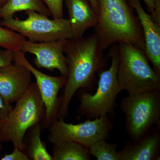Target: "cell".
<instances>
[{"mask_svg":"<svg viewBox=\"0 0 160 160\" xmlns=\"http://www.w3.org/2000/svg\"><path fill=\"white\" fill-rule=\"evenodd\" d=\"M65 3L72 38L82 37L86 30L95 27L98 16L89 0H65Z\"/></svg>","mask_w":160,"mask_h":160,"instance_id":"obj_14","label":"cell"},{"mask_svg":"<svg viewBox=\"0 0 160 160\" xmlns=\"http://www.w3.org/2000/svg\"><path fill=\"white\" fill-rule=\"evenodd\" d=\"M102 139L96 142L89 148L90 155L97 160H120L118 152L117 151L116 144L107 142Z\"/></svg>","mask_w":160,"mask_h":160,"instance_id":"obj_18","label":"cell"},{"mask_svg":"<svg viewBox=\"0 0 160 160\" xmlns=\"http://www.w3.org/2000/svg\"><path fill=\"white\" fill-rule=\"evenodd\" d=\"M32 10L49 17L51 13L41 0H7L0 8V18L13 17L18 12Z\"/></svg>","mask_w":160,"mask_h":160,"instance_id":"obj_16","label":"cell"},{"mask_svg":"<svg viewBox=\"0 0 160 160\" xmlns=\"http://www.w3.org/2000/svg\"><path fill=\"white\" fill-rule=\"evenodd\" d=\"M40 123L32 127L27 131L26 141H24V152L29 160H52V156L46 148L45 143L41 138Z\"/></svg>","mask_w":160,"mask_h":160,"instance_id":"obj_15","label":"cell"},{"mask_svg":"<svg viewBox=\"0 0 160 160\" xmlns=\"http://www.w3.org/2000/svg\"><path fill=\"white\" fill-rule=\"evenodd\" d=\"M0 129V144L11 142L24 152V138L30 128L44 119L46 108L36 82L17 101Z\"/></svg>","mask_w":160,"mask_h":160,"instance_id":"obj_4","label":"cell"},{"mask_svg":"<svg viewBox=\"0 0 160 160\" xmlns=\"http://www.w3.org/2000/svg\"><path fill=\"white\" fill-rule=\"evenodd\" d=\"M14 62V52L0 49V70L10 66Z\"/></svg>","mask_w":160,"mask_h":160,"instance_id":"obj_21","label":"cell"},{"mask_svg":"<svg viewBox=\"0 0 160 160\" xmlns=\"http://www.w3.org/2000/svg\"><path fill=\"white\" fill-rule=\"evenodd\" d=\"M89 149L78 143L69 141L53 145L52 160H89Z\"/></svg>","mask_w":160,"mask_h":160,"instance_id":"obj_17","label":"cell"},{"mask_svg":"<svg viewBox=\"0 0 160 160\" xmlns=\"http://www.w3.org/2000/svg\"><path fill=\"white\" fill-rule=\"evenodd\" d=\"M96 33L88 37L66 40L64 52L68 68V75L63 93L59 98L57 118L64 119L68 115L69 105L76 92L89 91L92 87L98 73L106 68L107 57Z\"/></svg>","mask_w":160,"mask_h":160,"instance_id":"obj_1","label":"cell"},{"mask_svg":"<svg viewBox=\"0 0 160 160\" xmlns=\"http://www.w3.org/2000/svg\"><path fill=\"white\" fill-rule=\"evenodd\" d=\"M1 160H29L27 156L23 152L14 147L13 151L10 154H5Z\"/></svg>","mask_w":160,"mask_h":160,"instance_id":"obj_22","label":"cell"},{"mask_svg":"<svg viewBox=\"0 0 160 160\" xmlns=\"http://www.w3.org/2000/svg\"><path fill=\"white\" fill-rule=\"evenodd\" d=\"M53 19L63 18L64 0H43Z\"/></svg>","mask_w":160,"mask_h":160,"instance_id":"obj_20","label":"cell"},{"mask_svg":"<svg viewBox=\"0 0 160 160\" xmlns=\"http://www.w3.org/2000/svg\"><path fill=\"white\" fill-rule=\"evenodd\" d=\"M160 126L152 127L138 140L126 143L118 152L120 160H160Z\"/></svg>","mask_w":160,"mask_h":160,"instance_id":"obj_13","label":"cell"},{"mask_svg":"<svg viewBox=\"0 0 160 160\" xmlns=\"http://www.w3.org/2000/svg\"><path fill=\"white\" fill-rule=\"evenodd\" d=\"M13 108L11 104L0 95V120L3 121L6 118Z\"/></svg>","mask_w":160,"mask_h":160,"instance_id":"obj_23","label":"cell"},{"mask_svg":"<svg viewBox=\"0 0 160 160\" xmlns=\"http://www.w3.org/2000/svg\"><path fill=\"white\" fill-rule=\"evenodd\" d=\"M90 5L92 6V8L94 9V11L98 13V4L97 0H89Z\"/></svg>","mask_w":160,"mask_h":160,"instance_id":"obj_26","label":"cell"},{"mask_svg":"<svg viewBox=\"0 0 160 160\" xmlns=\"http://www.w3.org/2000/svg\"><path fill=\"white\" fill-rule=\"evenodd\" d=\"M2 121H1V120H0V129H1V126H2ZM2 145H1V144H0V154H1V150H2Z\"/></svg>","mask_w":160,"mask_h":160,"instance_id":"obj_28","label":"cell"},{"mask_svg":"<svg viewBox=\"0 0 160 160\" xmlns=\"http://www.w3.org/2000/svg\"><path fill=\"white\" fill-rule=\"evenodd\" d=\"M66 41L59 40L36 43L26 40L21 50L36 56L34 63L38 68L50 71L57 69L62 75L67 77L68 68L64 52Z\"/></svg>","mask_w":160,"mask_h":160,"instance_id":"obj_10","label":"cell"},{"mask_svg":"<svg viewBox=\"0 0 160 160\" xmlns=\"http://www.w3.org/2000/svg\"><path fill=\"white\" fill-rule=\"evenodd\" d=\"M32 74L16 63L0 70V95L10 104L16 102L29 89Z\"/></svg>","mask_w":160,"mask_h":160,"instance_id":"obj_11","label":"cell"},{"mask_svg":"<svg viewBox=\"0 0 160 160\" xmlns=\"http://www.w3.org/2000/svg\"><path fill=\"white\" fill-rule=\"evenodd\" d=\"M155 8L154 12L151 14L152 20L160 25V0H154Z\"/></svg>","mask_w":160,"mask_h":160,"instance_id":"obj_24","label":"cell"},{"mask_svg":"<svg viewBox=\"0 0 160 160\" xmlns=\"http://www.w3.org/2000/svg\"><path fill=\"white\" fill-rule=\"evenodd\" d=\"M128 2L136 11L142 28L145 53L155 71L160 74V25L144 10L140 0H128Z\"/></svg>","mask_w":160,"mask_h":160,"instance_id":"obj_12","label":"cell"},{"mask_svg":"<svg viewBox=\"0 0 160 160\" xmlns=\"http://www.w3.org/2000/svg\"><path fill=\"white\" fill-rule=\"evenodd\" d=\"M26 20L13 17L2 19L0 26L17 32L30 42H46L72 38L69 19H50L48 16L32 10L26 11Z\"/></svg>","mask_w":160,"mask_h":160,"instance_id":"obj_7","label":"cell"},{"mask_svg":"<svg viewBox=\"0 0 160 160\" xmlns=\"http://www.w3.org/2000/svg\"><path fill=\"white\" fill-rule=\"evenodd\" d=\"M26 38L13 30L0 26V47L13 52L21 50Z\"/></svg>","mask_w":160,"mask_h":160,"instance_id":"obj_19","label":"cell"},{"mask_svg":"<svg viewBox=\"0 0 160 160\" xmlns=\"http://www.w3.org/2000/svg\"><path fill=\"white\" fill-rule=\"evenodd\" d=\"M117 78L121 91H160V74L149 63L145 51L129 43H118Z\"/></svg>","mask_w":160,"mask_h":160,"instance_id":"obj_3","label":"cell"},{"mask_svg":"<svg viewBox=\"0 0 160 160\" xmlns=\"http://www.w3.org/2000/svg\"><path fill=\"white\" fill-rule=\"evenodd\" d=\"M113 125L107 115L78 124L56 121L49 126L48 139L52 145L69 141L89 149L99 140L108 139Z\"/></svg>","mask_w":160,"mask_h":160,"instance_id":"obj_8","label":"cell"},{"mask_svg":"<svg viewBox=\"0 0 160 160\" xmlns=\"http://www.w3.org/2000/svg\"><path fill=\"white\" fill-rule=\"evenodd\" d=\"M7 0H0V8L5 4Z\"/></svg>","mask_w":160,"mask_h":160,"instance_id":"obj_27","label":"cell"},{"mask_svg":"<svg viewBox=\"0 0 160 160\" xmlns=\"http://www.w3.org/2000/svg\"><path fill=\"white\" fill-rule=\"evenodd\" d=\"M146 4L147 10L152 14L154 12L155 6L154 0H142Z\"/></svg>","mask_w":160,"mask_h":160,"instance_id":"obj_25","label":"cell"},{"mask_svg":"<svg viewBox=\"0 0 160 160\" xmlns=\"http://www.w3.org/2000/svg\"><path fill=\"white\" fill-rule=\"evenodd\" d=\"M98 22L94 27L105 50L113 44L129 43L145 52L142 28L128 0H97Z\"/></svg>","mask_w":160,"mask_h":160,"instance_id":"obj_2","label":"cell"},{"mask_svg":"<svg viewBox=\"0 0 160 160\" xmlns=\"http://www.w3.org/2000/svg\"><path fill=\"white\" fill-rule=\"evenodd\" d=\"M108 55L111 58V65L109 69L99 72L98 86L94 94L83 89L78 92L80 104L78 112L89 120L112 113L117 97L121 92L117 78L118 43L112 45Z\"/></svg>","mask_w":160,"mask_h":160,"instance_id":"obj_5","label":"cell"},{"mask_svg":"<svg viewBox=\"0 0 160 160\" xmlns=\"http://www.w3.org/2000/svg\"><path fill=\"white\" fill-rule=\"evenodd\" d=\"M128 93L120 108L126 116L127 133L135 141L152 126H160V91Z\"/></svg>","mask_w":160,"mask_h":160,"instance_id":"obj_6","label":"cell"},{"mask_svg":"<svg viewBox=\"0 0 160 160\" xmlns=\"http://www.w3.org/2000/svg\"><path fill=\"white\" fill-rule=\"evenodd\" d=\"M25 54L21 50L14 52V63L26 67L35 78L36 83L46 108L42 127L47 129L58 120L59 104L58 94L60 89L65 86L67 77L50 76L41 72L29 62Z\"/></svg>","mask_w":160,"mask_h":160,"instance_id":"obj_9","label":"cell"}]
</instances>
